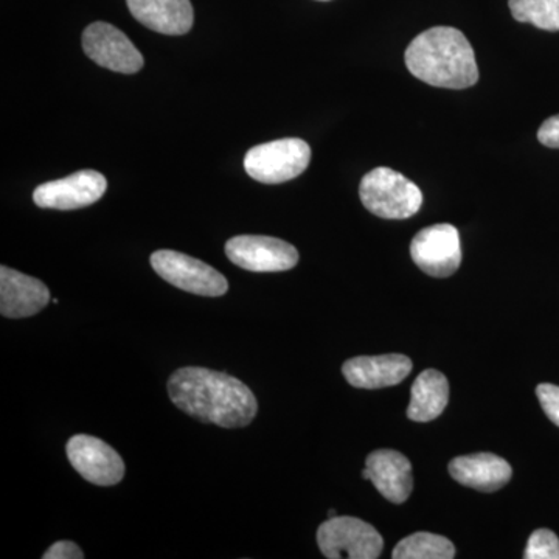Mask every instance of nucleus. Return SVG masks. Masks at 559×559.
<instances>
[{
  "instance_id": "f257e3e1",
  "label": "nucleus",
  "mask_w": 559,
  "mask_h": 559,
  "mask_svg": "<svg viewBox=\"0 0 559 559\" xmlns=\"http://www.w3.org/2000/svg\"><path fill=\"white\" fill-rule=\"evenodd\" d=\"M168 395L176 407L202 423L235 429L248 426L259 403L245 382L204 367H183L168 380Z\"/></svg>"
},
{
  "instance_id": "f03ea898",
  "label": "nucleus",
  "mask_w": 559,
  "mask_h": 559,
  "mask_svg": "<svg viewBox=\"0 0 559 559\" xmlns=\"http://www.w3.org/2000/svg\"><path fill=\"white\" fill-rule=\"evenodd\" d=\"M404 61L412 75L430 86L466 90L479 81L473 46L457 28L423 32L407 47Z\"/></svg>"
},
{
  "instance_id": "7ed1b4c3",
  "label": "nucleus",
  "mask_w": 559,
  "mask_h": 559,
  "mask_svg": "<svg viewBox=\"0 0 559 559\" xmlns=\"http://www.w3.org/2000/svg\"><path fill=\"white\" fill-rule=\"evenodd\" d=\"M364 207L378 218L407 219L417 215L423 204L421 190L392 168H374L359 186Z\"/></svg>"
},
{
  "instance_id": "20e7f679",
  "label": "nucleus",
  "mask_w": 559,
  "mask_h": 559,
  "mask_svg": "<svg viewBox=\"0 0 559 559\" xmlns=\"http://www.w3.org/2000/svg\"><path fill=\"white\" fill-rule=\"evenodd\" d=\"M311 160V148L301 139H282L261 143L248 151L245 170L263 183H282L299 178Z\"/></svg>"
},
{
  "instance_id": "39448f33",
  "label": "nucleus",
  "mask_w": 559,
  "mask_h": 559,
  "mask_svg": "<svg viewBox=\"0 0 559 559\" xmlns=\"http://www.w3.org/2000/svg\"><path fill=\"white\" fill-rule=\"evenodd\" d=\"M318 544L330 559H377L384 549V539L373 525L358 518L336 516L318 530Z\"/></svg>"
},
{
  "instance_id": "423d86ee",
  "label": "nucleus",
  "mask_w": 559,
  "mask_h": 559,
  "mask_svg": "<svg viewBox=\"0 0 559 559\" xmlns=\"http://www.w3.org/2000/svg\"><path fill=\"white\" fill-rule=\"evenodd\" d=\"M151 266L165 282L197 296L219 297L229 289L227 278L215 267L176 250H157Z\"/></svg>"
},
{
  "instance_id": "0eeeda50",
  "label": "nucleus",
  "mask_w": 559,
  "mask_h": 559,
  "mask_svg": "<svg viewBox=\"0 0 559 559\" xmlns=\"http://www.w3.org/2000/svg\"><path fill=\"white\" fill-rule=\"evenodd\" d=\"M411 255L419 270L430 277H451L462 263L459 230L451 224L426 227L412 240Z\"/></svg>"
},
{
  "instance_id": "6e6552de",
  "label": "nucleus",
  "mask_w": 559,
  "mask_h": 559,
  "mask_svg": "<svg viewBox=\"0 0 559 559\" xmlns=\"http://www.w3.org/2000/svg\"><path fill=\"white\" fill-rule=\"evenodd\" d=\"M226 255L238 267L252 272L289 271L299 263V252L293 245L261 235L230 238Z\"/></svg>"
},
{
  "instance_id": "1a4fd4ad",
  "label": "nucleus",
  "mask_w": 559,
  "mask_h": 559,
  "mask_svg": "<svg viewBox=\"0 0 559 559\" xmlns=\"http://www.w3.org/2000/svg\"><path fill=\"white\" fill-rule=\"evenodd\" d=\"M83 49L92 61L114 72L132 75L145 64L132 40L108 22H94L83 33Z\"/></svg>"
},
{
  "instance_id": "9d476101",
  "label": "nucleus",
  "mask_w": 559,
  "mask_h": 559,
  "mask_svg": "<svg viewBox=\"0 0 559 559\" xmlns=\"http://www.w3.org/2000/svg\"><path fill=\"white\" fill-rule=\"evenodd\" d=\"M69 462L83 479L98 487H112L124 476V462L106 441L91 436H75L68 441Z\"/></svg>"
},
{
  "instance_id": "9b49d317",
  "label": "nucleus",
  "mask_w": 559,
  "mask_h": 559,
  "mask_svg": "<svg viewBox=\"0 0 559 559\" xmlns=\"http://www.w3.org/2000/svg\"><path fill=\"white\" fill-rule=\"evenodd\" d=\"M106 189L108 180L102 173L81 170L36 187L33 201L40 209L76 210L100 201Z\"/></svg>"
},
{
  "instance_id": "f8f14e48",
  "label": "nucleus",
  "mask_w": 559,
  "mask_h": 559,
  "mask_svg": "<svg viewBox=\"0 0 559 559\" xmlns=\"http://www.w3.org/2000/svg\"><path fill=\"white\" fill-rule=\"evenodd\" d=\"M49 288L40 280L0 267V312L3 318H32L47 307Z\"/></svg>"
},
{
  "instance_id": "ddd939ff",
  "label": "nucleus",
  "mask_w": 559,
  "mask_h": 559,
  "mask_svg": "<svg viewBox=\"0 0 559 559\" xmlns=\"http://www.w3.org/2000/svg\"><path fill=\"white\" fill-rule=\"evenodd\" d=\"M364 479L370 480L374 488L389 502L404 503L414 489V474L409 459L399 451L380 450L371 452L362 471Z\"/></svg>"
},
{
  "instance_id": "4468645a",
  "label": "nucleus",
  "mask_w": 559,
  "mask_h": 559,
  "mask_svg": "<svg viewBox=\"0 0 559 559\" xmlns=\"http://www.w3.org/2000/svg\"><path fill=\"white\" fill-rule=\"evenodd\" d=\"M412 360L404 355L358 356L342 366L345 380L356 389L392 388L409 377Z\"/></svg>"
},
{
  "instance_id": "2eb2a0df",
  "label": "nucleus",
  "mask_w": 559,
  "mask_h": 559,
  "mask_svg": "<svg viewBox=\"0 0 559 559\" xmlns=\"http://www.w3.org/2000/svg\"><path fill=\"white\" fill-rule=\"evenodd\" d=\"M127 3L140 24L162 35H186L193 27L190 0H127Z\"/></svg>"
},
{
  "instance_id": "dca6fc26",
  "label": "nucleus",
  "mask_w": 559,
  "mask_h": 559,
  "mask_svg": "<svg viewBox=\"0 0 559 559\" xmlns=\"http://www.w3.org/2000/svg\"><path fill=\"white\" fill-rule=\"evenodd\" d=\"M450 473L459 484L484 492L498 491L513 476L510 463L489 452L455 457L450 463Z\"/></svg>"
},
{
  "instance_id": "f3484780",
  "label": "nucleus",
  "mask_w": 559,
  "mask_h": 559,
  "mask_svg": "<svg viewBox=\"0 0 559 559\" xmlns=\"http://www.w3.org/2000/svg\"><path fill=\"white\" fill-rule=\"evenodd\" d=\"M450 401V382L439 370H425L415 380L411 390L407 417L418 423L439 418Z\"/></svg>"
},
{
  "instance_id": "a211bd4d",
  "label": "nucleus",
  "mask_w": 559,
  "mask_h": 559,
  "mask_svg": "<svg viewBox=\"0 0 559 559\" xmlns=\"http://www.w3.org/2000/svg\"><path fill=\"white\" fill-rule=\"evenodd\" d=\"M455 547L444 536L419 532L401 539L393 549L395 559H452Z\"/></svg>"
},
{
  "instance_id": "6ab92c4d",
  "label": "nucleus",
  "mask_w": 559,
  "mask_h": 559,
  "mask_svg": "<svg viewBox=\"0 0 559 559\" xmlns=\"http://www.w3.org/2000/svg\"><path fill=\"white\" fill-rule=\"evenodd\" d=\"M511 14L546 32H559V0H509Z\"/></svg>"
},
{
  "instance_id": "aec40b11",
  "label": "nucleus",
  "mask_w": 559,
  "mask_h": 559,
  "mask_svg": "<svg viewBox=\"0 0 559 559\" xmlns=\"http://www.w3.org/2000/svg\"><path fill=\"white\" fill-rule=\"evenodd\" d=\"M525 559H559V539L554 532L539 528L528 538Z\"/></svg>"
},
{
  "instance_id": "412c9836",
  "label": "nucleus",
  "mask_w": 559,
  "mask_h": 559,
  "mask_svg": "<svg viewBox=\"0 0 559 559\" xmlns=\"http://www.w3.org/2000/svg\"><path fill=\"white\" fill-rule=\"evenodd\" d=\"M536 395L540 407L546 412L547 417L559 428V388L554 384H539L536 388Z\"/></svg>"
},
{
  "instance_id": "4be33fe9",
  "label": "nucleus",
  "mask_w": 559,
  "mask_h": 559,
  "mask_svg": "<svg viewBox=\"0 0 559 559\" xmlns=\"http://www.w3.org/2000/svg\"><path fill=\"white\" fill-rule=\"evenodd\" d=\"M44 559H83V550L80 549L72 540H58L50 547L46 554L43 555Z\"/></svg>"
},
{
  "instance_id": "5701e85b",
  "label": "nucleus",
  "mask_w": 559,
  "mask_h": 559,
  "mask_svg": "<svg viewBox=\"0 0 559 559\" xmlns=\"http://www.w3.org/2000/svg\"><path fill=\"white\" fill-rule=\"evenodd\" d=\"M538 140L544 146L559 148V114L540 124Z\"/></svg>"
},
{
  "instance_id": "b1692460",
  "label": "nucleus",
  "mask_w": 559,
  "mask_h": 559,
  "mask_svg": "<svg viewBox=\"0 0 559 559\" xmlns=\"http://www.w3.org/2000/svg\"><path fill=\"white\" fill-rule=\"evenodd\" d=\"M329 516H330V518H336V516H337L336 511H334V510H330V511H329Z\"/></svg>"
},
{
  "instance_id": "393cba45",
  "label": "nucleus",
  "mask_w": 559,
  "mask_h": 559,
  "mask_svg": "<svg viewBox=\"0 0 559 559\" xmlns=\"http://www.w3.org/2000/svg\"><path fill=\"white\" fill-rule=\"evenodd\" d=\"M320 2H326V0H320Z\"/></svg>"
}]
</instances>
